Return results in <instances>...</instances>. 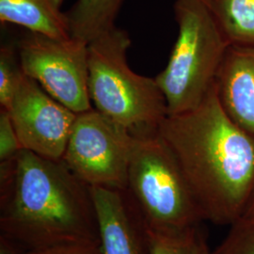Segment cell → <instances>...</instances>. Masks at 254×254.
<instances>
[{
	"mask_svg": "<svg viewBox=\"0 0 254 254\" xmlns=\"http://www.w3.org/2000/svg\"><path fill=\"white\" fill-rule=\"evenodd\" d=\"M25 73L19 61L16 43H3L0 47V106L9 109V105Z\"/></svg>",
	"mask_w": 254,
	"mask_h": 254,
	"instance_id": "obj_14",
	"label": "cell"
},
{
	"mask_svg": "<svg viewBox=\"0 0 254 254\" xmlns=\"http://www.w3.org/2000/svg\"><path fill=\"white\" fill-rule=\"evenodd\" d=\"M126 0H76L66 11L71 37L86 44L116 27Z\"/></svg>",
	"mask_w": 254,
	"mask_h": 254,
	"instance_id": "obj_12",
	"label": "cell"
},
{
	"mask_svg": "<svg viewBox=\"0 0 254 254\" xmlns=\"http://www.w3.org/2000/svg\"><path fill=\"white\" fill-rule=\"evenodd\" d=\"M102 254H149L146 230L126 191L91 187Z\"/></svg>",
	"mask_w": 254,
	"mask_h": 254,
	"instance_id": "obj_9",
	"label": "cell"
},
{
	"mask_svg": "<svg viewBox=\"0 0 254 254\" xmlns=\"http://www.w3.org/2000/svg\"><path fill=\"white\" fill-rule=\"evenodd\" d=\"M7 110L24 150L62 160L76 113L26 74Z\"/></svg>",
	"mask_w": 254,
	"mask_h": 254,
	"instance_id": "obj_8",
	"label": "cell"
},
{
	"mask_svg": "<svg viewBox=\"0 0 254 254\" xmlns=\"http://www.w3.org/2000/svg\"><path fill=\"white\" fill-rule=\"evenodd\" d=\"M192 254H211L205 236L202 235L200 228L197 230L193 238Z\"/></svg>",
	"mask_w": 254,
	"mask_h": 254,
	"instance_id": "obj_20",
	"label": "cell"
},
{
	"mask_svg": "<svg viewBox=\"0 0 254 254\" xmlns=\"http://www.w3.org/2000/svg\"><path fill=\"white\" fill-rule=\"evenodd\" d=\"M243 216H248V217H251V216H254V194L252 198V200L250 201L248 207L246 209L245 214Z\"/></svg>",
	"mask_w": 254,
	"mask_h": 254,
	"instance_id": "obj_21",
	"label": "cell"
},
{
	"mask_svg": "<svg viewBox=\"0 0 254 254\" xmlns=\"http://www.w3.org/2000/svg\"><path fill=\"white\" fill-rule=\"evenodd\" d=\"M131 39L114 27L88 45V88L93 109L134 136L157 133L168 117L163 93L154 78L132 71L127 63Z\"/></svg>",
	"mask_w": 254,
	"mask_h": 254,
	"instance_id": "obj_3",
	"label": "cell"
},
{
	"mask_svg": "<svg viewBox=\"0 0 254 254\" xmlns=\"http://www.w3.org/2000/svg\"><path fill=\"white\" fill-rule=\"evenodd\" d=\"M198 229L184 235L160 234L145 229L149 254H192V242Z\"/></svg>",
	"mask_w": 254,
	"mask_h": 254,
	"instance_id": "obj_16",
	"label": "cell"
},
{
	"mask_svg": "<svg viewBox=\"0 0 254 254\" xmlns=\"http://www.w3.org/2000/svg\"><path fill=\"white\" fill-rule=\"evenodd\" d=\"M25 250L9 239V237L0 235V254H22Z\"/></svg>",
	"mask_w": 254,
	"mask_h": 254,
	"instance_id": "obj_19",
	"label": "cell"
},
{
	"mask_svg": "<svg viewBox=\"0 0 254 254\" xmlns=\"http://www.w3.org/2000/svg\"><path fill=\"white\" fill-rule=\"evenodd\" d=\"M134 136L126 193L146 230L184 235L200 228L197 200L158 133Z\"/></svg>",
	"mask_w": 254,
	"mask_h": 254,
	"instance_id": "obj_4",
	"label": "cell"
},
{
	"mask_svg": "<svg viewBox=\"0 0 254 254\" xmlns=\"http://www.w3.org/2000/svg\"><path fill=\"white\" fill-rule=\"evenodd\" d=\"M63 3L64 0H0V21L25 27L28 32L68 39L71 33Z\"/></svg>",
	"mask_w": 254,
	"mask_h": 254,
	"instance_id": "obj_11",
	"label": "cell"
},
{
	"mask_svg": "<svg viewBox=\"0 0 254 254\" xmlns=\"http://www.w3.org/2000/svg\"><path fill=\"white\" fill-rule=\"evenodd\" d=\"M173 9L178 36L167 65L154 77L169 115L200 106L215 86L230 46L201 0H175Z\"/></svg>",
	"mask_w": 254,
	"mask_h": 254,
	"instance_id": "obj_5",
	"label": "cell"
},
{
	"mask_svg": "<svg viewBox=\"0 0 254 254\" xmlns=\"http://www.w3.org/2000/svg\"><path fill=\"white\" fill-rule=\"evenodd\" d=\"M135 136L95 109L78 113L62 160L89 187L126 191Z\"/></svg>",
	"mask_w": 254,
	"mask_h": 254,
	"instance_id": "obj_6",
	"label": "cell"
},
{
	"mask_svg": "<svg viewBox=\"0 0 254 254\" xmlns=\"http://www.w3.org/2000/svg\"><path fill=\"white\" fill-rule=\"evenodd\" d=\"M211 254H254V216H243L235 221Z\"/></svg>",
	"mask_w": 254,
	"mask_h": 254,
	"instance_id": "obj_15",
	"label": "cell"
},
{
	"mask_svg": "<svg viewBox=\"0 0 254 254\" xmlns=\"http://www.w3.org/2000/svg\"><path fill=\"white\" fill-rule=\"evenodd\" d=\"M23 150L9 111L0 109V161L15 157Z\"/></svg>",
	"mask_w": 254,
	"mask_h": 254,
	"instance_id": "obj_17",
	"label": "cell"
},
{
	"mask_svg": "<svg viewBox=\"0 0 254 254\" xmlns=\"http://www.w3.org/2000/svg\"><path fill=\"white\" fill-rule=\"evenodd\" d=\"M158 136L170 149L204 221L231 226L254 194V136L221 107L216 87L199 107L169 115Z\"/></svg>",
	"mask_w": 254,
	"mask_h": 254,
	"instance_id": "obj_1",
	"label": "cell"
},
{
	"mask_svg": "<svg viewBox=\"0 0 254 254\" xmlns=\"http://www.w3.org/2000/svg\"><path fill=\"white\" fill-rule=\"evenodd\" d=\"M22 254H102V252L98 244L69 243L42 250L25 251Z\"/></svg>",
	"mask_w": 254,
	"mask_h": 254,
	"instance_id": "obj_18",
	"label": "cell"
},
{
	"mask_svg": "<svg viewBox=\"0 0 254 254\" xmlns=\"http://www.w3.org/2000/svg\"><path fill=\"white\" fill-rule=\"evenodd\" d=\"M215 87L228 116L254 136V45L229 46Z\"/></svg>",
	"mask_w": 254,
	"mask_h": 254,
	"instance_id": "obj_10",
	"label": "cell"
},
{
	"mask_svg": "<svg viewBox=\"0 0 254 254\" xmlns=\"http://www.w3.org/2000/svg\"><path fill=\"white\" fill-rule=\"evenodd\" d=\"M230 46L254 45V0H201Z\"/></svg>",
	"mask_w": 254,
	"mask_h": 254,
	"instance_id": "obj_13",
	"label": "cell"
},
{
	"mask_svg": "<svg viewBox=\"0 0 254 254\" xmlns=\"http://www.w3.org/2000/svg\"><path fill=\"white\" fill-rule=\"evenodd\" d=\"M24 73L78 114L93 109L88 88V44L28 32L16 42Z\"/></svg>",
	"mask_w": 254,
	"mask_h": 254,
	"instance_id": "obj_7",
	"label": "cell"
},
{
	"mask_svg": "<svg viewBox=\"0 0 254 254\" xmlns=\"http://www.w3.org/2000/svg\"><path fill=\"white\" fill-rule=\"evenodd\" d=\"M0 231L25 251L69 243L100 245L91 187L63 160L24 149L0 161Z\"/></svg>",
	"mask_w": 254,
	"mask_h": 254,
	"instance_id": "obj_2",
	"label": "cell"
}]
</instances>
